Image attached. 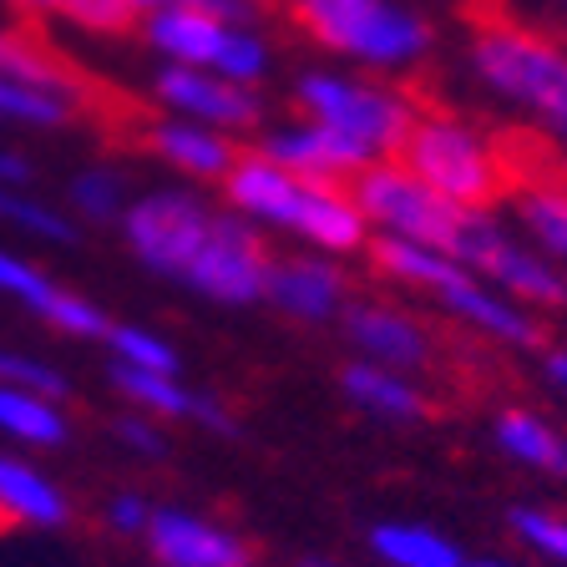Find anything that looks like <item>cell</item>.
<instances>
[{"label": "cell", "instance_id": "33", "mask_svg": "<svg viewBox=\"0 0 567 567\" xmlns=\"http://www.w3.org/2000/svg\"><path fill=\"white\" fill-rule=\"evenodd\" d=\"M0 218H11V224L31 228V234H41V238H56V244H71V238H76V228H71L61 213L41 208V203H25L6 188H0Z\"/></svg>", "mask_w": 567, "mask_h": 567}, {"label": "cell", "instance_id": "29", "mask_svg": "<svg viewBox=\"0 0 567 567\" xmlns=\"http://www.w3.org/2000/svg\"><path fill=\"white\" fill-rule=\"evenodd\" d=\"M0 385L31 390V395H51V401H66L71 395V380L61 375L56 365L35 360V354H16V350H0Z\"/></svg>", "mask_w": 567, "mask_h": 567}, {"label": "cell", "instance_id": "13", "mask_svg": "<svg viewBox=\"0 0 567 567\" xmlns=\"http://www.w3.org/2000/svg\"><path fill=\"white\" fill-rule=\"evenodd\" d=\"M122 228H127L132 254H137L147 269L183 284L193 259H198L203 238H208V228H213V213H203V203L183 198V193H157V198L132 203Z\"/></svg>", "mask_w": 567, "mask_h": 567}, {"label": "cell", "instance_id": "23", "mask_svg": "<svg viewBox=\"0 0 567 567\" xmlns=\"http://www.w3.org/2000/svg\"><path fill=\"white\" fill-rule=\"evenodd\" d=\"M147 35H153L163 51H173L177 61H193V66H203V61L213 66L228 41L224 21H213V16L193 11V6H163V16L147 25Z\"/></svg>", "mask_w": 567, "mask_h": 567}, {"label": "cell", "instance_id": "43", "mask_svg": "<svg viewBox=\"0 0 567 567\" xmlns=\"http://www.w3.org/2000/svg\"><path fill=\"white\" fill-rule=\"evenodd\" d=\"M132 6H137V11H142V6H173V0H132Z\"/></svg>", "mask_w": 567, "mask_h": 567}, {"label": "cell", "instance_id": "42", "mask_svg": "<svg viewBox=\"0 0 567 567\" xmlns=\"http://www.w3.org/2000/svg\"><path fill=\"white\" fill-rule=\"evenodd\" d=\"M16 6H66V0H16Z\"/></svg>", "mask_w": 567, "mask_h": 567}, {"label": "cell", "instance_id": "22", "mask_svg": "<svg viewBox=\"0 0 567 567\" xmlns=\"http://www.w3.org/2000/svg\"><path fill=\"white\" fill-rule=\"evenodd\" d=\"M112 385H117L122 405L127 411H142L153 421H193L198 425L203 411V395L188 390L177 375H153V370H132V365H112Z\"/></svg>", "mask_w": 567, "mask_h": 567}, {"label": "cell", "instance_id": "4", "mask_svg": "<svg viewBox=\"0 0 567 567\" xmlns=\"http://www.w3.org/2000/svg\"><path fill=\"white\" fill-rule=\"evenodd\" d=\"M228 198L244 213H259L269 224H284L305 234L309 244H324L334 254H350V248L370 244L365 238V213L354 208L340 188H324V183H305V177L284 173L269 157H244V163L228 173Z\"/></svg>", "mask_w": 567, "mask_h": 567}, {"label": "cell", "instance_id": "38", "mask_svg": "<svg viewBox=\"0 0 567 567\" xmlns=\"http://www.w3.org/2000/svg\"><path fill=\"white\" fill-rule=\"evenodd\" d=\"M0 177H6V183H25L31 173H25L21 157H6V153H0Z\"/></svg>", "mask_w": 567, "mask_h": 567}, {"label": "cell", "instance_id": "27", "mask_svg": "<svg viewBox=\"0 0 567 567\" xmlns=\"http://www.w3.org/2000/svg\"><path fill=\"white\" fill-rule=\"evenodd\" d=\"M0 295L21 299L25 309H35V315L51 324V315L61 309V299H66L71 289H61L56 279H47V274L31 269V264H21L16 254H0Z\"/></svg>", "mask_w": 567, "mask_h": 567}, {"label": "cell", "instance_id": "20", "mask_svg": "<svg viewBox=\"0 0 567 567\" xmlns=\"http://www.w3.org/2000/svg\"><path fill=\"white\" fill-rule=\"evenodd\" d=\"M157 96L203 122H224V127H254V122H259V102L238 82H213V76L188 71V66L163 71V76H157Z\"/></svg>", "mask_w": 567, "mask_h": 567}, {"label": "cell", "instance_id": "9", "mask_svg": "<svg viewBox=\"0 0 567 567\" xmlns=\"http://www.w3.org/2000/svg\"><path fill=\"white\" fill-rule=\"evenodd\" d=\"M137 547L153 567H259V547L234 522L183 502H157Z\"/></svg>", "mask_w": 567, "mask_h": 567}, {"label": "cell", "instance_id": "16", "mask_svg": "<svg viewBox=\"0 0 567 567\" xmlns=\"http://www.w3.org/2000/svg\"><path fill=\"white\" fill-rule=\"evenodd\" d=\"M340 390L360 415H375V421H390V425H415L436 415V395L421 380L385 365H370V360H350L340 370Z\"/></svg>", "mask_w": 567, "mask_h": 567}, {"label": "cell", "instance_id": "12", "mask_svg": "<svg viewBox=\"0 0 567 567\" xmlns=\"http://www.w3.org/2000/svg\"><path fill=\"white\" fill-rule=\"evenodd\" d=\"M451 259L466 264L472 274H486L492 284H502L507 295L527 299L537 309H567V279L543 264L537 254H527L522 244H512L502 228L486 218V213H466V228H461Z\"/></svg>", "mask_w": 567, "mask_h": 567}, {"label": "cell", "instance_id": "36", "mask_svg": "<svg viewBox=\"0 0 567 567\" xmlns=\"http://www.w3.org/2000/svg\"><path fill=\"white\" fill-rule=\"evenodd\" d=\"M177 6H193V11L213 16V21H244V16H254L248 0H177Z\"/></svg>", "mask_w": 567, "mask_h": 567}, {"label": "cell", "instance_id": "2", "mask_svg": "<svg viewBox=\"0 0 567 567\" xmlns=\"http://www.w3.org/2000/svg\"><path fill=\"white\" fill-rule=\"evenodd\" d=\"M401 96L415 106L405 137L395 142L390 163H401L405 173H415L431 193H441L446 203L466 213H482L492 203L507 198L502 173H496V153H492V132H472L466 122L446 117V106L436 102V92L421 82L401 86Z\"/></svg>", "mask_w": 567, "mask_h": 567}, {"label": "cell", "instance_id": "5", "mask_svg": "<svg viewBox=\"0 0 567 567\" xmlns=\"http://www.w3.org/2000/svg\"><path fill=\"white\" fill-rule=\"evenodd\" d=\"M492 153L502 188L547 254L567 259V153L532 127H496Z\"/></svg>", "mask_w": 567, "mask_h": 567}, {"label": "cell", "instance_id": "18", "mask_svg": "<svg viewBox=\"0 0 567 567\" xmlns=\"http://www.w3.org/2000/svg\"><path fill=\"white\" fill-rule=\"evenodd\" d=\"M492 446L507 461L527 466V472L563 476L567 482V436L532 405H502L492 415Z\"/></svg>", "mask_w": 567, "mask_h": 567}, {"label": "cell", "instance_id": "39", "mask_svg": "<svg viewBox=\"0 0 567 567\" xmlns=\"http://www.w3.org/2000/svg\"><path fill=\"white\" fill-rule=\"evenodd\" d=\"M289 567H344L340 557H324V553H305V557H295Z\"/></svg>", "mask_w": 567, "mask_h": 567}, {"label": "cell", "instance_id": "15", "mask_svg": "<svg viewBox=\"0 0 567 567\" xmlns=\"http://www.w3.org/2000/svg\"><path fill=\"white\" fill-rule=\"evenodd\" d=\"M264 299L299 324H324L350 309V279L324 259H274Z\"/></svg>", "mask_w": 567, "mask_h": 567}, {"label": "cell", "instance_id": "7", "mask_svg": "<svg viewBox=\"0 0 567 567\" xmlns=\"http://www.w3.org/2000/svg\"><path fill=\"white\" fill-rule=\"evenodd\" d=\"M344 193H350L354 208L365 213V218L395 228V238L436 248L446 259H451V248H456L461 228H466V208H456V203H446L441 193H431L421 177L405 173V167H365Z\"/></svg>", "mask_w": 567, "mask_h": 567}, {"label": "cell", "instance_id": "17", "mask_svg": "<svg viewBox=\"0 0 567 567\" xmlns=\"http://www.w3.org/2000/svg\"><path fill=\"white\" fill-rule=\"evenodd\" d=\"M264 157L269 163H284V173L305 177V183H324V188H350L344 177L354 173V167L365 163V147L350 137H340V132L330 127H305V132H284V137H274L269 147H264ZM350 198V193H344Z\"/></svg>", "mask_w": 567, "mask_h": 567}, {"label": "cell", "instance_id": "41", "mask_svg": "<svg viewBox=\"0 0 567 567\" xmlns=\"http://www.w3.org/2000/svg\"><path fill=\"white\" fill-rule=\"evenodd\" d=\"M248 6H254V11H279L284 16V0H248Z\"/></svg>", "mask_w": 567, "mask_h": 567}, {"label": "cell", "instance_id": "37", "mask_svg": "<svg viewBox=\"0 0 567 567\" xmlns=\"http://www.w3.org/2000/svg\"><path fill=\"white\" fill-rule=\"evenodd\" d=\"M543 370H547V380H553V385L567 395V350H547Z\"/></svg>", "mask_w": 567, "mask_h": 567}, {"label": "cell", "instance_id": "25", "mask_svg": "<svg viewBox=\"0 0 567 567\" xmlns=\"http://www.w3.org/2000/svg\"><path fill=\"white\" fill-rule=\"evenodd\" d=\"M507 527L532 557H543L553 567H567V512L537 507V502H517L507 512Z\"/></svg>", "mask_w": 567, "mask_h": 567}, {"label": "cell", "instance_id": "24", "mask_svg": "<svg viewBox=\"0 0 567 567\" xmlns=\"http://www.w3.org/2000/svg\"><path fill=\"white\" fill-rule=\"evenodd\" d=\"M147 147L163 153V163L183 167V173H198V177H228L244 163L238 147H228L224 137H208V132H198V127H163V122H157Z\"/></svg>", "mask_w": 567, "mask_h": 567}, {"label": "cell", "instance_id": "14", "mask_svg": "<svg viewBox=\"0 0 567 567\" xmlns=\"http://www.w3.org/2000/svg\"><path fill=\"white\" fill-rule=\"evenodd\" d=\"M76 517V502L41 461L0 451V527L6 532H61Z\"/></svg>", "mask_w": 567, "mask_h": 567}, {"label": "cell", "instance_id": "34", "mask_svg": "<svg viewBox=\"0 0 567 567\" xmlns=\"http://www.w3.org/2000/svg\"><path fill=\"white\" fill-rule=\"evenodd\" d=\"M71 198H76V208H82V213H92V218H117L122 177L106 173V167H96V173H82L76 183H71Z\"/></svg>", "mask_w": 567, "mask_h": 567}, {"label": "cell", "instance_id": "19", "mask_svg": "<svg viewBox=\"0 0 567 567\" xmlns=\"http://www.w3.org/2000/svg\"><path fill=\"white\" fill-rule=\"evenodd\" d=\"M365 553L375 567H466V547L431 522L385 517L365 532Z\"/></svg>", "mask_w": 567, "mask_h": 567}, {"label": "cell", "instance_id": "32", "mask_svg": "<svg viewBox=\"0 0 567 567\" xmlns=\"http://www.w3.org/2000/svg\"><path fill=\"white\" fill-rule=\"evenodd\" d=\"M112 441L127 446L132 456H142V461H163L167 451H173L163 421H153V415H142V411H122L117 421H112Z\"/></svg>", "mask_w": 567, "mask_h": 567}, {"label": "cell", "instance_id": "21", "mask_svg": "<svg viewBox=\"0 0 567 567\" xmlns=\"http://www.w3.org/2000/svg\"><path fill=\"white\" fill-rule=\"evenodd\" d=\"M0 441L25 446V451H61L71 441L66 401L31 395V390H16V385H0Z\"/></svg>", "mask_w": 567, "mask_h": 567}, {"label": "cell", "instance_id": "11", "mask_svg": "<svg viewBox=\"0 0 567 567\" xmlns=\"http://www.w3.org/2000/svg\"><path fill=\"white\" fill-rule=\"evenodd\" d=\"M269 269H274L269 244L244 218L213 213V228L183 284L198 289L203 299H218V305H254L269 289Z\"/></svg>", "mask_w": 567, "mask_h": 567}, {"label": "cell", "instance_id": "40", "mask_svg": "<svg viewBox=\"0 0 567 567\" xmlns=\"http://www.w3.org/2000/svg\"><path fill=\"white\" fill-rule=\"evenodd\" d=\"M466 567H517V563H507V557H466Z\"/></svg>", "mask_w": 567, "mask_h": 567}, {"label": "cell", "instance_id": "3", "mask_svg": "<svg viewBox=\"0 0 567 567\" xmlns=\"http://www.w3.org/2000/svg\"><path fill=\"white\" fill-rule=\"evenodd\" d=\"M370 264L380 274H390L395 284H411V289H425L436 295L441 309L451 319H461L466 330H476L482 340L512 344V350H543L547 330L532 315H522L517 305H507L502 295H492L486 284H476V274L466 264L446 259L436 248H421L411 238H370Z\"/></svg>", "mask_w": 567, "mask_h": 567}, {"label": "cell", "instance_id": "28", "mask_svg": "<svg viewBox=\"0 0 567 567\" xmlns=\"http://www.w3.org/2000/svg\"><path fill=\"white\" fill-rule=\"evenodd\" d=\"M157 502L147 492H137V486H117V492L102 496V512H96V522H102L106 537H122V543H142V532H147V522H153Z\"/></svg>", "mask_w": 567, "mask_h": 567}, {"label": "cell", "instance_id": "35", "mask_svg": "<svg viewBox=\"0 0 567 567\" xmlns=\"http://www.w3.org/2000/svg\"><path fill=\"white\" fill-rule=\"evenodd\" d=\"M213 66L224 71L228 82H254V76L264 71V47L254 41V35H244V31H228V41H224V51H218Z\"/></svg>", "mask_w": 567, "mask_h": 567}, {"label": "cell", "instance_id": "6", "mask_svg": "<svg viewBox=\"0 0 567 567\" xmlns=\"http://www.w3.org/2000/svg\"><path fill=\"white\" fill-rule=\"evenodd\" d=\"M284 21L319 47L365 61H405L431 41V25L390 0H284Z\"/></svg>", "mask_w": 567, "mask_h": 567}, {"label": "cell", "instance_id": "31", "mask_svg": "<svg viewBox=\"0 0 567 567\" xmlns=\"http://www.w3.org/2000/svg\"><path fill=\"white\" fill-rule=\"evenodd\" d=\"M61 11L96 35H132L137 31V6H132V0H66Z\"/></svg>", "mask_w": 567, "mask_h": 567}, {"label": "cell", "instance_id": "10", "mask_svg": "<svg viewBox=\"0 0 567 567\" xmlns=\"http://www.w3.org/2000/svg\"><path fill=\"white\" fill-rule=\"evenodd\" d=\"M340 319H344V340L354 344V360L401 370V375H415V380L441 370L446 334L431 319L411 315L401 305H380V299H354Z\"/></svg>", "mask_w": 567, "mask_h": 567}, {"label": "cell", "instance_id": "30", "mask_svg": "<svg viewBox=\"0 0 567 567\" xmlns=\"http://www.w3.org/2000/svg\"><path fill=\"white\" fill-rule=\"evenodd\" d=\"M0 117L41 122V127H61V122H71V106L61 102V96H47V92H35V86H25V82L0 76Z\"/></svg>", "mask_w": 567, "mask_h": 567}, {"label": "cell", "instance_id": "26", "mask_svg": "<svg viewBox=\"0 0 567 567\" xmlns=\"http://www.w3.org/2000/svg\"><path fill=\"white\" fill-rule=\"evenodd\" d=\"M106 344H112V354H117V365L153 370V375H177V370H183V360H177L173 344H167L163 334L142 330V324H112V330H106Z\"/></svg>", "mask_w": 567, "mask_h": 567}, {"label": "cell", "instance_id": "8", "mask_svg": "<svg viewBox=\"0 0 567 567\" xmlns=\"http://www.w3.org/2000/svg\"><path fill=\"white\" fill-rule=\"evenodd\" d=\"M295 106L305 112L315 127H330L340 137L360 142L365 153H395V142L405 137L415 106L405 96H385L375 86H354L340 76H305L299 82Z\"/></svg>", "mask_w": 567, "mask_h": 567}, {"label": "cell", "instance_id": "1", "mask_svg": "<svg viewBox=\"0 0 567 567\" xmlns=\"http://www.w3.org/2000/svg\"><path fill=\"white\" fill-rule=\"evenodd\" d=\"M456 16L472 35V61L486 82L567 132V51L553 35L532 25L517 0H461Z\"/></svg>", "mask_w": 567, "mask_h": 567}]
</instances>
